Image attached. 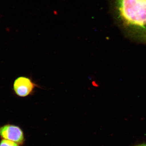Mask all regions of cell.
I'll list each match as a JSON object with an SVG mask.
<instances>
[{"label": "cell", "instance_id": "7a4b0ae2", "mask_svg": "<svg viewBox=\"0 0 146 146\" xmlns=\"http://www.w3.org/2000/svg\"><path fill=\"white\" fill-rule=\"evenodd\" d=\"M39 85L31 78L26 76H20L16 78L13 84V91L18 96L24 98L33 95Z\"/></svg>", "mask_w": 146, "mask_h": 146}, {"label": "cell", "instance_id": "3957f363", "mask_svg": "<svg viewBox=\"0 0 146 146\" xmlns=\"http://www.w3.org/2000/svg\"><path fill=\"white\" fill-rule=\"evenodd\" d=\"M0 136L3 139L22 145L25 141L23 131L17 125L6 124L0 127Z\"/></svg>", "mask_w": 146, "mask_h": 146}, {"label": "cell", "instance_id": "277c9868", "mask_svg": "<svg viewBox=\"0 0 146 146\" xmlns=\"http://www.w3.org/2000/svg\"><path fill=\"white\" fill-rule=\"evenodd\" d=\"M0 146H20V145L13 141L3 139L0 142Z\"/></svg>", "mask_w": 146, "mask_h": 146}, {"label": "cell", "instance_id": "6da1fadb", "mask_svg": "<svg viewBox=\"0 0 146 146\" xmlns=\"http://www.w3.org/2000/svg\"><path fill=\"white\" fill-rule=\"evenodd\" d=\"M115 24L128 39L146 43V0H109Z\"/></svg>", "mask_w": 146, "mask_h": 146}, {"label": "cell", "instance_id": "5b68a950", "mask_svg": "<svg viewBox=\"0 0 146 146\" xmlns=\"http://www.w3.org/2000/svg\"><path fill=\"white\" fill-rule=\"evenodd\" d=\"M133 146H146V143H141Z\"/></svg>", "mask_w": 146, "mask_h": 146}]
</instances>
